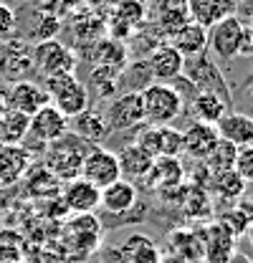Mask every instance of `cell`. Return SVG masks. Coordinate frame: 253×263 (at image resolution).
<instances>
[{
  "label": "cell",
  "mask_w": 253,
  "mask_h": 263,
  "mask_svg": "<svg viewBox=\"0 0 253 263\" xmlns=\"http://www.w3.org/2000/svg\"><path fill=\"white\" fill-rule=\"evenodd\" d=\"M92 149V144L81 142L79 137H74L71 132L63 134L59 142H51L46 149H43V162H46V170L61 180V182H68L74 177H79L81 172V162L86 157V152Z\"/></svg>",
  "instance_id": "obj_1"
},
{
  "label": "cell",
  "mask_w": 253,
  "mask_h": 263,
  "mask_svg": "<svg viewBox=\"0 0 253 263\" xmlns=\"http://www.w3.org/2000/svg\"><path fill=\"white\" fill-rule=\"evenodd\" d=\"M142 109H144V122L152 127H170L183 114V94L172 84H147L139 89Z\"/></svg>",
  "instance_id": "obj_2"
},
{
  "label": "cell",
  "mask_w": 253,
  "mask_h": 263,
  "mask_svg": "<svg viewBox=\"0 0 253 263\" xmlns=\"http://www.w3.org/2000/svg\"><path fill=\"white\" fill-rule=\"evenodd\" d=\"M46 94L51 99V104L61 111L66 119L86 111L92 106V97L84 81H79L76 73H59V76H48L43 84Z\"/></svg>",
  "instance_id": "obj_3"
},
{
  "label": "cell",
  "mask_w": 253,
  "mask_h": 263,
  "mask_svg": "<svg viewBox=\"0 0 253 263\" xmlns=\"http://www.w3.org/2000/svg\"><path fill=\"white\" fill-rule=\"evenodd\" d=\"M183 73L188 76L185 81L192 84L195 94H197V91L215 94V97H221L223 101L230 106V99L233 97H230L228 81H225V76H223L221 66L210 59V53H208V51H203V53H197V56H192V59H185V68H183Z\"/></svg>",
  "instance_id": "obj_4"
},
{
  "label": "cell",
  "mask_w": 253,
  "mask_h": 263,
  "mask_svg": "<svg viewBox=\"0 0 253 263\" xmlns=\"http://www.w3.org/2000/svg\"><path fill=\"white\" fill-rule=\"evenodd\" d=\"M33 66H35V71L43 79L59 76V73H74V68H76V53L66 43H61L59 38L38 41L33 46Z\"/></svg>",
  "instance_id": "obj_5"
},
{
  "label": "cell",
  "mask_w": 253,
  "mask_h": 263,
  "mask_svg": "<svg viewBox=\"0 0 253 263\" xmlns=\"http://www.w3.org/2000/svg\"><path fill=\"white\" fill-rule=\"evenodd\" d=\"M246 23L238 18V15H228L218 21L215 26L208 28V48L223 59V61H230L241 53V46H243V35H246Z\"/></svg>",
  "instance_id": "obj_6"
},
{
  "label": "cell",
  "mask_w": 253,
  "mask_h": 263,
  "mask_svg": "<svg viewBox=\"0 0 253 263\" xmlns=\"http://www.w3.org/2000/svg\"><path fill=\"white\" fill-rule=\"evenodd\" d=\"M35 71L33 66V46L21 41V38H10L3 41V51H0V76L10 84L26 81L31 79Z\"/></svg>",
  "instance_id": "obj_7"
},
{
  "label": "cell",
  "mask_w": 253,
  "mask_h": 263,
  "mask_svg": "<svg viewBox=\"0 0 253 263\" xmlns=\"http://www.w3.org/2000/svg\"><path fill=\"white\" fill-rule=\"evenodd\" d=\"M106 124L109 132H129L139 129L144 124V109H142V97L139 91H124L112 99L106 109Z\"/></svg>",
  "instance_id": "obj_8"
},
{
  "label": "cell",
  "mask_w": 253,
  "mask_h": 263,
  "mask_svg": "<svg viewBox=\"0 0 253 263\" xmlns=\"http://www.w3.org/2000/svg\"><path fill=\"white\" fill-rule=\"evenodd\" d=\"M79 177L89 180L94 187H106L112 182H117L122 177V170H119V160L114 152L104 149V147H92L81 162V172Z\"/></svg>",
  "instance_id": "obj_9"
},
{
  "label": "cell",
  "mask_w": 253,
  "mask_h": 263,
  "mask_svg": "<svg viewBox=\"0 0 253 263\" xmlns=\"http://www.w3.org/2000/svg\"><path fill=\"white\" fill-rule=\"evenodd\" d=\"M63 134H68V119L53 104H46L43 109H38L31 117L26 139H33L41 149H46L51 142H59Z\"/></svg>",
  "instance_id": "obj_10"
},
{
  "label": "cell",
  "mask_w": 253,
  "mask_h": 263,
  "mask_svg": "<svg viewBox=\"0 0 253 263\" xmlns=\"http://www.w3.org/2000/svg\"><path fill=\"white\" fill-rule=\"evenodd\" d=\"M183 68H185V56L170 43H157L147 56V71L155 79V84H170L180 79Z\"/></svg>",
  "instance_id": "obj_11"
},
{
  "label": "cell",
  "mask_w": 253,
  "mask_h": 263,
  "mask_svg": "<svg viewBox=\"0 0 253 263\" xmlns=\"http://www.w3.org/2000/svg\"><path fill=\"white\" fill-rule=\"evenodd\" d=\"M101 240V226L96 220L94 213H81V215H74L66 228H63V246L66 248H81L84 256L89 251H94Z\"/></svg>",
  "instance_id": "obj_12"
},
{
  "label": "cell",
  "mask_w": 253,
  "mask_h": 263,
  "mask_svg": "<svg viewBox=\"0 0 253 263\" xmlns=\"http://www.w3.org/2000/svg\"><path fill=\"white\" fill-rule=\"evenodd\" d=\"M99 197L101 190L94 187L89 180L84 177H74L68 182H63L61 190V202L66 210H71L74 215H81V213H94L99 208Z\"/></svg>",
  "instance_id": "obj_13"
},
{
  "label": "cell",
  "mask_w": 253,
  "mask_h": 263,
  "mask_svg": "<svg viewBox=\"0 0 253 263\" xmlns=\"http://www.w3.org/2000/svg\"><path fill=\"white\" fill-rule=\"evenodd\" d=\"M5 101H8V109H15V111H21L26 117H33L38 109H43L46 104H51L43 84H35L31 79L13 84V89L8 91Z\"/></svg>",
  "instance_id": "obj_14"
},
{
  "label": "cell",
  "mask_w": 253,
  "mask_h": 263,
  "mask_svg": "<svg viewBox=\"0 0 253 263\" xmlns=\"http://www.w3.org/2000/svg\"><path fill=\"white\" fill-rule=\"evenodd\" d=\"M200 243H203V258L205 263H230L236 253V238L223 230L215 220L200 233Z\"/></svg>",
  "instance_id": "obj_15"
},
{
  "label": "cell",
  "mask_w": 253,
  "mask_h": 263,
  "mask_svg": "<svg viewBox=\"0 0 253 263\" xmlns=\"http://www.w3.org/2000/svg\"><path fill=\"white\" fill-rule=\"evenodd\" d=\"M144 180L152 187H157L159 193H170L188 182V170L183 167L180 157H157Z\"/></svg>",
  "instance_id": "obj_16"
},
{
  "label": "cell",
  "mask_w": 253,
  "mask_h": 263,
  "mask_svg": "<svg viewBox=\"0 0 253 263\" xmlns=\"http://www.w3.org/2000/svg\"><path fill=\"white\" fill-rule=\"evenodd\" d=\"M68 132H71L74 137H79L81 142L92 144V147H96L99 142H104V139L112 134L104 111L92 109V106H89L86 111H81V114H76V117L68 119Z\"/></svg>",
  "instance_id": "obj_17"
},
{
  "label": "cell",
  "mask_w": 253,
  "mask_h": 263,
  "mask_svg": "<svg viewBox=\"0 0 253 263\" xmlns=\"http://www.w3.org/2000/svg\"><path fill=\"white\" fill-rule=\"evenodd\" d=\"M218 129L215 124H205V122H192L188 129L183 132V152L188 155L190 160L203 162L210 149L218 144Z\"/></svg>",
  "instance_id": "obj_18"
},
{
  "label": "cell",
  "mask_w": 253,
  "mask_h": 263,
  "mask_svg": "<svg viewBox=\"0 0 253 263\" xmlns=\"http://www.w3.org/2000/svg\"><path fill=\"white\" fill-rule=\"evenodd\" d=\"M31 170V152L21 144H0V187L15 185Z\"/></svg>",
  "instance_id": "obj_19"
},
{
  "label": "cell",
  "mask_w": 253,
  "mask_h": 263,
  "mask_svg": "<svg viewBox=\"0 0 253 263\" xmlns=\"http://www.w3.org/2000/svg\"><path fill=\"white\" fill-rule=\"evenodd\" d=\"M137 205V187L132 185V180L119 177L117 182L101 187V197H99V208H104L112 215H124Z\"/></svg>",
  "instance_id": "obj_20"
},
{
  "label": "cell",
  "mask_w": 253,
  "mask_h": 263,
  "mask_svg": "<svg viewBox=\"0 0 253 263\" xmlns=\"http://www.w3.org/2000/svg\"><path fill=\"white\" fill-rule=\"evenodd\" d=\"M188 8L190 21L200 23L203 28H210L223 18L236 15L238 0H188Z\"/></svg>",
  "instance_id": "obj_21"
},
{
  "label": "cell",
  "mask_w": 253,
  "mask_h": 263,
  "mask_svg": "<svg viewBox=\"0 0 253 263\" xmlns=\"http://www.w3.org/2000/svg\"><path fill=\"white\" fill-rule=\"evenodd\" d=\"M218 137L236 144V147H246L253 144V117L241 114V111H228L221 122L215 124Z\"/></svg>",
  "instance_id": "obj_22"
},
{
  "label": "cell",
  "mask_w": 253,
  "mask_h": 263,
  "mask_svg": "<svg viewBox=\"0 0 253 263\" xmlns=\"http://www.w3.org/2000/svg\"><path fill=\"white\" fill-rule=\"evenodd\" d=\"M170 46L177 48L185 59H192L203 51H208V28H203L200 23L188 21L180 31H175L172 35H167Z\"/></svg>",
  "instance_id": "obj_23"
},
{
  "label": "cell",
  "mask_w": 253,
  "mask_h": 263,
  "mask_svg": "<svg viewBox=\"0 0 253 263\" xmlns=\"http://www.w3.org/2000/svg\"><path fill=\"white\" fill-rule=\"evenodd\" d=\"M190 21V8L188 0H157L155 5V23L162 31V35H172L175 31H180Z\"/></svg>",
  "instance_id": "obj_24"
},
{
  "label": "cell",
  "mask_w": 253,
  "mask_h": 263,
  "mask_svg": "<svg viewBox=\"0 0 253 263\" xmlns=\"http://www.w3.org/2000/svg\"><path fill=\"white\" fill-rule=\"evenodd\" d=\"M89 59L94 61V66H106V68H117V71H124L129 64L127 46L114 38H99L96 43H92Z\"/></svg>",
  "instance_id": "obj_25"
},
{
  "label": "cell",
  "mask_w": 253,
  "mask_h": 263,
  "mask_svg": "<svg viewBox=\"0 0 253 263\" xmlns=\"http://www.w3.org/2000/svg\"><path fill=\"white\" fill-rule=\"evenodd\" d=\"M177 202L183 205L185 215L192 218V220H205V218L213 213L210 193H208L205 187H200V185H192V182H185V185H183Z\"/></svg>",
  "instance_id": "obj_26"
},
{
  "label": "cell",
  "mask_w": 253,
  "mask_h": 263,
  "mask_svg": "<svg viewBox=\"0 0 253 263\" xmlns=\"http://www.w3.org/2000/svg\"><path fill=\"white\" fill-rule=\"evenodd\" d=\"M205 190L210 195H215L218 200H225V202H236L241 200L243 193H246V182L241 180V175L236 170H225V172H215L210 175Z\"/></svg>",
  "instance_id": "obj_27"
},
{
  "label": "cell",
  "mask_w": 253,
  "mask_h": 263,
  "mask_svg": "<svg viewBox=\"0 0 253 263\" xmlns=\"http://www.w3.org/2000/svg\"><path fill=\"white\" fill-rule=\"evenodd\" d=\"M117 160H119V170H122V177H124V180H144L147 172L152 170V162H155V160H152L147 152H142L134 142L127 144L124 149L117 155Z\"/></svg>",
  "instance_id": "obj_28"
},
{
  "label": "cell",
  "mask_w": 253,
  "mask_h": 263,
  "mask_svg": "<svg viewBox=\"0 0 253 263\" xmlns=\"http://www.w3.org/2000/svg\"><path fill=\"white\" fill-rule=\"evenodd\" d=\"M190 111L195 117V122H205V124H218L223 117L228 114V104L215 94H205V91H197L192 97L190 104Z\"/></svg>",
  "instance_id": "obj_29"
},
{
  "label": "cell",
  "mask_w": 253,
  "mask_h": 263,
  "mask_svg": "<svg viewBox=\"0 0 253 263\" xmlns=\"http://www.w3.org/2000/svg\"><path fill=\"white\" fill-rule=\"evenodd\" d=\"M122 256L129 263H162V253L147 235H129L122 243Z\"/></svg>",
  "instance_id": "obj_30"
},
{
  "label": "cell",
  "mask_w": 253,
  "mask_h": 263,
  "mask_svg": "<svg viewBox=\"0 0 253 263\" xmlns=\"http://www.w3.org/2000/svg\"><path fill=\"white\" fill-rule=\"evenodd\" d=\"M28 124L31 117L15 109H5V114L0 117V144H23L28 137Z\"/></svg>",
  "instance_id": "obj_31"
},
{
  "label": "cell",
  "mask_w": 253,
  "mask_h": 263,
  "mask_svg": "<svg viewBox=\"0 0 253 263\" xmlns=\"http://www.w3.org/2000/svg\"><path fill=\"white\" fill-rule=\"evenodd\" d=\"M122 73H124V71L106 68V66H94L86 89H94L101 99H114L117 94H119V86H122V81H119Z\"/></svg>",
  "instance_id": "obj_32"
},
{
  "label": "cell",
  "mask_w": 253,
  "mask_h": 263,
  "mask_svg": "<svg viewBox=\"0 0 253 263\" xmlns=\"http://www.w3.org/2000/svg\"><path fill=\"white\" fill-rule=\"evenodd\" d=\"M236 155H238V147H236V144H230V142H225V139H218V144L210 149V155L203 160V164L208 167L210 175L225 172V170H233Z\"/></svg>",
  "instance_id": "obj_33"
},
{
  "label": "cell",
  "mask_w": 253,
  "mask_h": 263,
  "mask_svg": "<svg viewBox=\"0 0 253 263\" xmlns=\"http://www.w3.org/2000/svg\"><path fill=\"white\" fill-rule=\"evenodd\" d=\"M61 31V21H59V15L56 13H35V23H33V31L31 35L35 38V43L38 41H51V38H56Z\"/></svg>",
  "instance_id": "obj_34"
},
{
  "label": "cell",
  "mask_w": 253,
  "mask_h": 263,
  "mask_svg": "<svg viewBox=\"0 0 253 263\" xmlns=\"http://www.w3.org/2000/svg\"><path fill=\"white\" fill-rule=\"evenodd\" d=\"M183 155V132L170 127H159V157H180Z\"/></svg>",
  "instance_id": "obj_35"
},
{
  "label": "cell",
  "mask_w": 253,
  "mask_h": 263,
  "mask_svg": "<svg viewBox=\"0 0 253 263\" xmlns=\"http://www.w3.org/2000/svg\"><path fill=\"white\" fill-rule=\"evenodd\" d=\"M215 223H218L223 230H228L236 240H238V238L246 233V228H248V218H246V215H243L236 205H233V208H228L225 213H221Z\"/></svg>",
  "instance_id": "obj_36"
},
{
  "label": "cell",
  "mask_w": 253,
  "mask_h": 263,
  "mask_svg": "<svg viewBox=\"0 0 253 263\" xmlns=\"http://www.w3.org/2000/svg\"><path fill=\"white\" fill-rule=\"evenodd\" d=\"M0 263H23L21 238H13L10 233L0 235Z\"/></svg>",
  "instance_id": "obj_37"
},
{
  "label": "cell",
  "mask_w": 253,
  "mask_h": 263,
  "mask_svg": "<svg viewBox=\"0 0 253 263\" xmlns=\"http://www.w3.org/2000/svg\"><path fill=\"white\" fill-rule=\"evenodd\" d=\"M233 170L241 175V180L248 185L253 182V144H246V147H238V155H236V164Z\"/></svg>",
  "instance_id": "obj_38"
},
{
  "label": "cell",
  "mask_w": 253,
  "mask_h": 263,
  "mask_svg": "<svg viewBox=\"0 0 253 263\" xmlns=\"http://www.w3.org/2000/svg\"><path fill=\"white\" fill-rule=\"evenodd\" d=\"M13 31H15V13L5 3H0V38H8Z\"/></svg>",
  "instance_id": "obj_39"
},
{
  "label": "cell",
  "mask_w": 253,
  "mask_h": 263,
  "mask_svg": "<svg viewBox=\"0 0 253 263\" xmlns=\"http://www.w3.org/2000/svg\"><path fill=\"white\" fill-rule=\"evenodd\" d=\"M5 109H8V101H5V94H0V117L5 114Z\"/></svg>",
  "instance_id": "obj_40"
},
{
  "label": "cell",
  "mask_w": 253,
  "mask_h": 263,
  "mask_svg": "<svg viewBox=\"0 0 253 263\" xmlns=\"http://www.w3.org/2000/svg\"><path fill=\"white\" fill-rule=\"evenodd\" d=\"M246 235H248V240H251V246H253V220L248 223V228H246Z\"/></svg>",
  "instance_id": "obj_41"
},
{
  "label": "cell",
  "mask_w": 253,
  "mask_h": 263,
  "mask_svg": "<svg viewBox=\"0 0 253 263\" xmlns=\"http://www.w3.org/2000/svg\"><path fill=\"white\" fill-rule=\"evenodd\" d=\"M0 51H3V38H0Z\"/></svg>",
  "instance_id": "obj_42"
},
{
  "label": "cell",
  "mask_w": 253,
  "mask_h": 263,
  "mask_svg": "<svg viewBox=\"0 0 253 263\" xmlns=\"http://www.w3.org/2000/svg\"><path fill=\"white\" fill-rule=\"evenodd\" d=\"M251 97H253V84H251Z\"/></svg>",
  "instance_id": "obj_43"
},
{
  "label": "cell",
  "mask_w": 253,
  "mask_h": 263,
  "mask_svg": "<svg viewBox=\"0 0 253 263\" xmlns=\"http://www.w3.org/2000/svg\"><path fill=\"white\" fill-rule=\"evenodd\" d=\"M251 28H253V18H251Z\"/></svg>",
  "instance_id": "obj_44"
},
{
  "label": "cell",
  "mask_w": 253,
  "mask_h": 263,
  "mask_svg": "<svg viewBox=\"0 0 253 263\" xmlns=\"http://www.w3.org/2000/svg\"><path fill=\"white\" fill-rule=\"evenodd\" d=\"M0 3H3V0H0Z\"/></svg>",
  "instance_id": "obj_45"
},
{
  "label": "cell",
  "mask_w": 253,
  "mask_h": 263,
  "mask_svg": "<svg viewBox=\"0 0 253 263\" xmlns=\"http://www.w3.org/2000/svg\"><path fill=\"white\" fill-rule=\"evenodd\" d=\"M251 200H253V197H251Z\"/></svg>",
  "instance_id": "obj_46"
},
{
  "label": "cell",
  "mask_w": 253,
  "mask_h": 263,
  "mask_svg": "<svg viewBox=\"0 0 253 263\" xmlns=\"http://www.w3.org/2000/svg\"><path fill=\"white\" fill-rule=\"evenodd\" d=\"M23 263H26V261H23Z\"/></svg>",
  "instance_id": "obj_47"
},
{
  "label": "cell",
  "mask_w": 253,
  "mask_h": 263,
  "mask_svg": "<svg viewBox=\"0 0 253 263\" xmlns=\"http://www.w3.org/2000/svg\"><path fill=\"white\" fill-rule=\"evenodd\" d=\"M251 3H253V0H251Z\"/></svg>",
  "instance_id": "obj_48"
}]
</instances>
